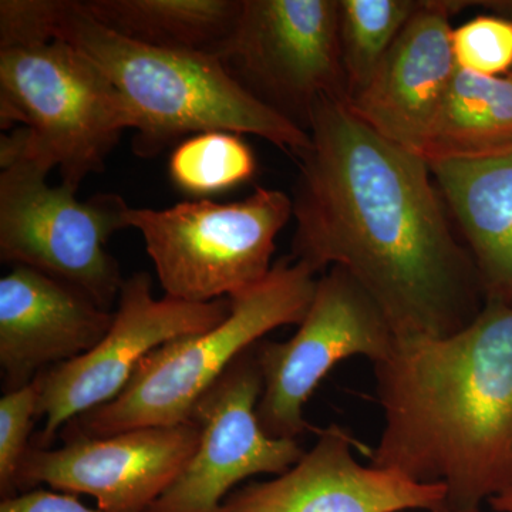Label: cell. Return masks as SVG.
Returning a JSON list of instances; mask_svg holds the SVG:
<instances>
[{
    "mask_svg": "<svg viewBox=\"0 0 512 512\" xmlns=\"http://www.w3.org/2000/svg\"><path fill=\"white\" fill-rule=\"evenodd\" d=\"M298 160L292 194L293 261L348 271L397 339L444 338L485 306L480 276L451 224L430 165L322 99Z\"/></svg>",
    "mask_w": 512,
    "mask_h": 512,
    "instance_id": "cell-1",
    "label": "cell"
},
{
    "mask_svg": "<svg viewBox=\"0 0 512 512\" xmlns=\"http://www.w3.org/2000/svg\"><path fill=\"white\" fill-rule=\"evenodd\" d=\"M429 165L476 265L485 303L512 308V150L484 160Z\"/></svg>",
    "mask_w": 512,
    "mask_h": 512,
    "instance_id": "cell-16",
    "label": "cell"
},
{
    "mask_svg": "<svg viewBox=\"0 0 512 512\" xmlns=\"http://www.w3.org/2000/svg\"><path fill=\"white\" fill-rule=\"evenodd\" d=\"M383 430L370 464L443 484L450 510L512 488V308L485 303L444 338L397 339L373 365Z\"/></svg>",
    "mask_w": 512,
    "mask_h": 512,
    "instance_id": "cell-2",
    "label": "cell"
},
{
    "mask_svg": "<svg viewBox=\"0 0 512 512\" xmlns=\"http://www.w3.org/2000/svg\"><path fill=\"white\" fill-rule=\"evenodd\" d=\"M0 512H104L100 508L86 507L70 494H57L47 490H30L6 498Z\"/></svg>",
    "mask_w": 512,
    "mask_h": 512,
    "instance_id": "cell-24",
    "label": "cell"
},
{
    "mask_svg": "<svg viewBox=\"0 0 512 512\" xmlns=\"http://www.w3.org/2000/svg\"><path fill=\"white\" fill-rule=\"evenodd\" d=\"M512 150V72L487 77L458 67L417 156L427 163L476 161Z\"/></svg>",
    "mask_w": 512,
    "mask_h": 512,
    "instance_id": "cell-17",
    "label": "cell"
},
{
    "mask_svg": "<svg viewBox=\"0 0 512 512\" xmlns=\"http://www.w3.org/2000/svg\"><path fill=\"white\" fill-rule=\"evenodd\" d=\"M483 5L497 10V12L503 13V16L512 19V2H483Z\"/></svg>",
    "mask_w": 512,
    "mask_h": 512,
    "instance_id": "cell-26",
    "label": "cell"
},
{
    "mask_svg": "<svg viewBox=\"0 0 512 512\" xmlns=\"http://www.w3.org/2000/svg\"><path fill=\"white\" fill-rule=\"evenodd\" d=\"M114 313L74 286L29 266L0 279V367L6 392L92 350Z\"/></svg>",
    "mask_w": 512,
    "mask_h": 512,
    "instance_id": "cell-15",
    "label": "cell"
},
{
    "mask_svg": "<svg viewBox=\"0 0 512 512\" xmlns=\"http://www.w3.org/2000/svg\"><path fill=\"white\" fill-rule=\"evenodd\" d=\"M315 446L281 476L229 495L221 512H433L446 507L443 484L419 483L392 468L363 466L367 450L349 430L330 424Z\"/></svg>",
    "mask_w": 512,
    "mask_h": 512,
    "instance_id": "cell-13",
    "label": "cell"
},
{
    "mask_svg": "<svg viewBox=\"0 0 512 512\" xmlns=\"http://www.w3.org/2000/svg\"><path fill=\"white\" fill-rule=\"evenodd\" d=\"M433 512H481V510H473V511H457V510H450V508L443 507L440 508V510H436Z\"/></svg>",
    "mask_w": 512,
    "mask_h": 512,
    "instance_id": "cell-27",
    "label": "cell"
},
{
    "mask_svg": "<svg viewBox=\"0 0 512 512\" xmlns=\"http://www.w3.org/2000/svg\"><path fill=\"white\" fill-rule=\"evenodd\" d=\"M255 346L195 406L198 446L148 512H221L235 485L258 474L281 476L305 454L298 440L275 439L261 426L256 409L264 377Z\"/></svg>",
    "mask_w": 512,
    "mask_h": 512,
    "instance_id": "cell-11",
    "label": "cell"
},
{
    "mask_svg": "<svg viewBox=\"0 0 512 512\" xmlns=\"http://www.w3.org/2000/svg\"><path fill=\"white\" fill-rule=\"evenodd\" d=\"M397 336L375 299L339 266L318 279L295 335L261 340L256 356L264 377L258 419L269 436L295 439L309 430L305 406L333 367L353 356L375 365L392 352Z\"/></svg>",
    "mask_w": 512,
    "mask_h": 512,
    "instance_id": "cell-9",
    "label": "cell"
},
{
    "mask_svg": "<svg viewBox=\"0 0 512 512\" xmlns=\"http://www.w3.org/2000/svg\"><path fill=\"white\" fill-rule=\"evenodd\" d=\"M316 284L315 272L291 256L276 262L264 281L229 298L231 311L220 325L154 350L113 402L66 424L63 440L191 421L201 397L242 353L272 330L302 322Z\"/></svg>",
    "mask_w": 512,
    "mask_h": 512,
    "instance_id": "cell-4",
    "label": "cell"
},
{
    "mask_svg": "<svg viewBox=\"0 0 512 512\" xmlns=\"http://www.w3.org/2000/svg\"><path fill=\"white\" fill-rule=\"evenodd\" d=\"M495 512H512V488L488 501Z\"/></svg>",
    "mask_w": 512,
    "mask_h": 512,
    "instance_id": "cell-25",
    "label": "cell"
},
{
    "mask_svg": "<svg viewBox=\"0 0 512 512\" xmlns=\"http://www.w3.org/2000/svg\"><path fill=\"white\" fill-rule=\"evenodd\" d=\"M0 123L23 127L0 140V167L28 161L79 190L103 173L127 128L126 101L89 59L63 40L0 50Z\"/></svg>",
    "mask_w": 512,
    "mask_h": 512,
    "instance_id": "cell-5",
    "label": "cell"
},
{
    "mask_svg": "<svg viewBox=\"0 0 512 512\" xmlns=\"http://www.w3.org/2000/svg\"><path fill=\"white\" fill-rule=\"evenodd\" d=\"M255 171L252 148L238 134L225 131L185 138L168 161L175 187L201 200L247 183Z\"/></svg>",
    "mask_w": 512,
    "mask_h": 512,
    "instance_id": "cell-20",
    "label": "cell"
},
{
    "mask_svg": "<svg viewBox=\"0 0 512 512\" xmlns=\"http://www.w3.org/2000/svg\"><path fill=\"white\" fill-rule=\"evenodd\" d=\"M56 39L106 74L133 114L136 156L156 157L188 136L252 134L301 157L309 133L259 103L217 56L141 45L104 28L82 0H63Z\"/></svg>",
    "mask_w": 512,
    "mask_h": 512,
    "instance_id": "cell-3",
    "label": "cell"
},
{
    "mask_svg": "<svg viewBox=\"0 0 512 512\" xmlns=\"http://www.w3.org/2000/svg\"><path fill=\"white\" fill-rule=\"evenodd\" d=\"M39 379L6 392L0 400V494L18 495V476L29 451V437L39 410Z\"/></svg>",
    "mask_w": 512,
    "mask_h": 512,
    "instance_id": "cell-22",
    "label": "cell"
},
{
    "mask_svg": "<svg viewBox=\"0 0 512 512\" xmlns=\"http://www.w3.org/2000/svg\"><path fill=\"white\" fill-rule=\"evenodd\" d=\"M421 0H339V45L349 100L372 80Z\"/></svg>",
    "mask_w": 512,
    "mask_h": 512,
    "instance_id": "cell-19",
    "label": "cell"
},
{
    "mask_svg": "<svg viewBox=\"0 0 512 512\" xmlns=\"http://www.w3.org/2000/svg\"><path fill=\"white\" fill-rule=\"evenodd\" d=\"M200 440L194 421L141 427L107 437L30 447L18 490L45 484L93 497L104 512H148L183 473Z\"/></svg>",
    "mask_w": 512,
    "mask_h": 512,
    "instance_id": "cell-12",
    "label": "cell"
},
{
    "mask_svg": "<svg viewBox=\"0 0 512 512\" xmlns=\"http://www.w3.org/2000/svg\"><path fill=\"white\" fill-rule=\"evenodd\" d=\"M63 0H2L0 50L46 45L56 39Z\"/></svg>",
    "mask_w": 512,
    "mask_h": 512,
    "instance_id": "cell-23",
    "label": "cell"
},
{
    "mask_svg": "<svg viewBox=\"0 0 512 512\" xmlns=\"http://www.w3.org/2000/svg\"><path fill=\"white\" fill-rule=\"evenodd\" d=\"M217 57L242 89L306 133L320 100L348 104L339 0H242Z\"/></svg>",
    "mask_w": 512,
    "mask_h": 512,
    "instance_id": "cell-8",
    "label": "cell"
},
{
    "mask_svg": "<svg viewBox=\"0 0 512 512\" xmlns=\"http://www.w3.org/2000/svg\"><path fill=\"white\" fill-rule=\"evenodd\" d=\"M47 175L28 161L2 168L0 259L60 279L109 311L124 279L106 245L130 228V207L117 194L80 201L66 185L50 187Z\"/></svg>",
    "mask_w": 512,
    "mask_h": 512,
    "instance_id": "cell-7",
    "label": "cell"
},
{
    "mask_svg": "<svg viewBox=\"0 0 512 512\" xmlns=\"http://www.w3.org/2000/svg\"><path fill=\"white\" fill-rule=\"evenodd\" d=\"M292 218V198L258 187L235 202L184 201L164 210L130 208L165 296L187 302L231 298L272 271L279 232Z\"/></svg>",
    "mask_w": 512,
    "mask_h": 512,
    "instance_id": "cell-6",
    "label": "cell"
},
{
    "mask_svg": "<svg viewBox=\"0 0 512 512\" xmlns=\"http://www.w3.org/2000/svg\"><path fill=\"white\" fill-rule=\"evenodd\" d=\"M468 2L421 0L372 80L349 110L397 146L416 154L458 66L450 20Z\"/></svg>",
    "mask_w": 512,
    "mask_h": 512,
    "instance_id": "cell-14",
    "label": "cell"
},
{
    "mask_svg": "<svg viewBox=\"0 0 512 512\" xmlns=\"http://www.w3.org/2000/svg\"><path fill=\"white\" fill-rule=\"evenodd\" d=\"M460 69L487 77L507 76L512 69V19L477 16L451 33Z\"/></svg>",
    "mask_w": 512,
    "mask_h": 512,
    "instance_id": "cell-21",
    "label": "cell"
},
{
    "mask_svg": "<svg viewBox=\"0 0 512 512\" xmlns=\"http://www.w3.org/2000/svg\"><path fill=\"white\" fill-rule=\"evenodd\" d=\"M104 28L141 45L217 56L242 0H82Z\"/></svg>",
    "mask_w": 512,
    "mask_h": 512,
    "instance_id": "cell-18",
    "label": "cell"
},
{
    "mask_svg": "<svg viewBox=\"0 0 512 512\" xmlns=\"http://www.w3.org/2000/svg\"><path fill=\"white\" fill-rule=\"evenodd\" d=\"M229 311V298L211 302L154 298L153 279L147 272L124 279L119 308L106 336L84 355L37 376V417L45 419V426L35 447H49L70 421L113 402L154 350L215 328Z\"/></svg>",
    "mask_w": 512,
    "mask_h": 512,
    "instance_id": "cell-10",
    "label": "cell"
}]
</instances>
